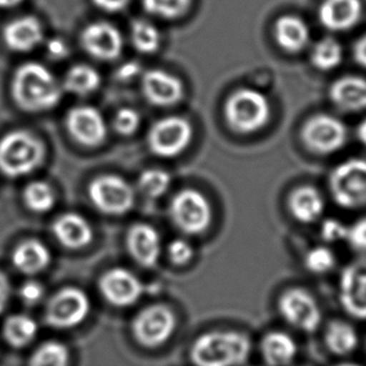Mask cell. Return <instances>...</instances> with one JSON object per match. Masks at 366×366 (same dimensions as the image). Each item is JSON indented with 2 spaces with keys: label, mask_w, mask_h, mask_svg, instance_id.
I'll return each mask as SVG.
<instances>
[{
  "label": "cell",
  "mask_w": 366,
  "mask_h": 366,
  "mask_svg": "<svg viewBox=\"0 0 366 366\" xmlns=\"http://www.w3.org/2000/svg\"><path fill=\"white\" fill-rule=\"evenodd\" d=\"M289 209L300 223L310 224L322 217L325 202L317 189L305 185L292 192L289 198Z\"/></svg>",
  "instance_id": "cb8c5ba5"
},
{
  "label": "cell",
  "mask_w": 366,
  "mask_h": 366,
  "mask_svg": "<svg viewBox=\"0 0 366 366\" xmlns=\"http://www.w3.org/2000/svg\"><path fill=\"white\" fill-rule=\"evenodd\" d=\"M297 342L285 332H269L262 339V354L270 366H287L297 355Z\"/></svg>",
  "instance_id": "484cf974"
},
{
  "label": "cell",
  "mask_w": 366,
  "mask_h": 366,
  "mask_svg": "<svg viewBox=\"0 0 366 366\" xmlns=\"http://www.w3.org/2000/svg\"><path fill=\"white\" fill-rule=\"evenodd\" d=\"M252 342L244 334L214 332L199 337L190 357L195 366H240L247 362Z\"/></svg>",
  "instance_id": "7a4b0ae2"
},
{
  "label": "cell",
  "mask_w": 366,
  "mask_h": 366,
  "mask_svg": "<svg viewBox=\"0 0 366 366\" xmlns=\"http://www.w3.org/2000/svg\"><path fill=\"white\" fill-rule=\"evenodd\" d=\"M99 290L112 305L127 307L142 297L144 285L133 272L123 267H115L100 277Z\"/></svg>",
  "instance_id": "2e32d148"
},
{
  "label": "cell",
  "mask_w": 366,
  "mask_h": 366,
  "mask_svg": "<svg viewBox=\"0 0 366 366\" xmlns=\"http://www.w3.org/2000/svg\"><path fill=\"white\" fill-rule=\"evenodd\" d=\"M325 342L330 352L337 355H345L357 347V332L347 322H334L327 327Z\"/></svg>",
  "instance_id": "4dcf8cb0"
},
{
  "label": "cell",
  "mask_w": 366,
  "mask_h": 366,
  "mask_svg": "<svg viewBox=\"0 0 366 366\" xmlns=\"http://www.w3.org/2000/svg\"><path fill=\"white\" fill-rule=\"evenodd\" d=\"M80 44L92 58L113 61L123 53L124 39L114 25L108 21H95L86 25L81 31Z\"/></svg>",
  "instance_id": "4fadbf2b"
},
{
  "label": "cell",
  "mask_w": 366,
  "mask_h": 366,
  "mask_svg": "<svg viewBox=\"0 0 366 366\" xmlns=\"http://www.w3.org/2000/svg\"><path fill=\"white\" fill-rule=\"evenodd\" d=\"M170 215L183 233L198 235L210 227L213 210L203 194L194 189H184L172 200Z\"/></svg>",
  "instance_id": "8992f818"
},
{
  "label": "cell",
  "mask_w": 366,
  "mask_h": 366,
  "mask_svg": "<svg viewBox=\"0 0 366 366\" xmlns=\"http://www.w3.org/2000/svg\"><path fill=\"white\" fill-rule=\"evenodd\" d=\"M279 310L290 325L302 332H312L322 322V310L317 300L302 289H292L282 294Z\"/></svg>",
  "instance_id": "7c38bea8"
},
{
  "label": "cell",
  "mask_w": 366,
  "mask_h": 366,
  "mask_svg": "<svg viewBox=\"0 0 366 366\" xmlns=\"http://www.w3.org/2000/svg\"><path fill=\"white\" fill-rule=\"evenodd\" d=\"M225 119L230 128L242 134L255 133L270 119V103L267 97L250 88L234 92L224 108Z\"/></svg>",
  "instance_id": "277c9868"
},
{
  "label": "cell",
  "mask_w": 366,
  "mask_h": 366,
  "mask_svg": "<svg viewBox=\"0 0 366 366\" xmlns=\"http://www.w3.org/2000/svg\"><path fill=\"white\" fill-rule=\"evenodd\" d=\"M44 159L39 139L26 132H11L0 139V172L19 178L34 172Z\"/></svg>",
  "instance_id": "3957f363"
},
{
  "label": "cell",
  "mask_w": 366,
  "mask_h": 366,
  "mask_svg": "<svg viewBox=\"0 0 366 366\" xmlns=\"http://www.w3.org/2000/svg\"><path fill=\"white\" fill-rule=\"evenodd\" d=\"M177 327L174 312L165 305L145 307L133 320V335L142 347H162L173 335Z\"/></svg>",
  "instance_id": "9c48e42d"
},
{
  "label": "cell",
  "mask_w": 366,
  "mask_h": 366,
  "mask_svg": "<svg viewBox=\"0 0 366 366\" xmlns=\"http://www.w3.org/2000/svg\"><path fill=\"white\" fill-rule=\"evenodd\" d=\"M302 139L312 153L329 155L337 153L347 144V127L332 115H314L304 125Z\"/></svg>",
  "instance_id": "30bf717a"
},
{
  "label": "cell",
  "mask_w": 366,
  "mask_h": 366,
  "mask_svg": "<svg viewBox=\"0 0 366 366\" xmlns=\"http://www.w3.org/2000/svg\"><path fill=\"white\" fill-rule=\"evenodd\" d=\"M172 185V177L168 172L162 169H148L140 174L138 179V189L144 197L158 199L168 192Z\"/></svg>",
  "instance_id": "d6a6232c"
},
{
  "label": "cell",
  "mask_w": 366,
  "mask_h": 366,
  "mask_svg": "<svg viewBox=\"0 0 366 366\" xmlns=\"http://www.w3.org/2000/svg\"><path fill=\"white\" fill-rule=\"evenodd\" d=\"M322 240L327 243H335L347 239V227L337 219H327L320 229Z\"/></svg>",
  "instance_id": "ab89813d"
},
{
  "label": "cell",
  "mask_w": 366,
  "mask_h": 366,
  "mask_svg": "<svg viewBox=\"0 0 366 366\" xmlns=\"http://www.w3.org/2000/svg\"><path fill=\"white\" fill-rule=\"evenodd\" d=\"M139 73H140V65L135 63V61H129V63H125V64L120 66L117 75H118L120 80L124 81V80L133 79Z\"/></svg>",
  "instance_id": "f6af8a7d"
},
{
  "label": "cell",
  "mask_w": 366,
  "mask_h": 366,
  "mask_svg": "<svg viewBox=\"0 0 366 366\" xmlns=\"http://www.w3.org/2000/svg\"><path fill=\"white\" fill-rule=\"evenodd\" d=\"M335 264H337V257L327 247H314L305 257V267L307 270L317 275L332 272Z\"/></svg>",
  "instance_id": "d590c367"
},
{
  "label": "cell",
  "mask_w": 366,
  "mask_h": 366,
  "mask_svg": "<svg viewBox=\"0 0 366 366\" xmlns=\"http://www.w3.org/2000/svg\"><path fill=\"white\" fill-rule=\"evenodd\" d=\"M48 54L53 59H64L69 54L68 45L65 44V41L61 39H51L48 43Z\"/></svg>",
  "instance_id": "7bdbcfd3"
},
{
  "label": "cell",
  "mask_w": 366,
  "mask_h": 366,
  "mask_svg": "<svg viewBox=\"0 0 366 366\" xmlns=\"http://www.w3.org/2000/svg\"><path fill=\"white\" fill-rule=\"evenodd\" d=\"M337 366H360V365H357V364H342V365H337Z\"/></svg>",
  "instance_id": "681fc988"
},
{
  "label": "cell",
  "mask_w": 366,
  "mask_h": 366,
  "mask_svg": "<svg viewBox=\"0 0 366 366\" xmlns=\"http://www.w3.org/2000/svg\"><path fill=\"white\" fill-rule=\"evenodd\" d=\"M89 198L95 208L107 215H123L133 209L135 192L119 175H100L90 183Z\"/></svg>",
  "instance_id": "52a82bcc"
},
{
  "label": "cell",
  "mask_w": 366,
  "mask_h": 366,
  "mask_svg": "<svg viewBox=\"0 0 366 366\" xmlns=\"http://www.w3.org/2000/svg\"><path fill=\"white\" fill-rule=\"evenodd\" d=\"M339 299L352 317L366 320V260L352 262L342 270L339 280Z\"/></svg>",
  "instance_id": "5bb4252c"
},
{
  "label": "cell",
  "mask_w": 366,
  "mask_h": 366,
  "mask_svg": "<svg viewBox=\"0 0 366 366\" xmlns=\"http://www.w3.org/2000/svg\"><path fill=\"white\" fill-rule=\"evenodd\" d=\"M127 247L130 257L144 267H155L163 249L157 229L145 223L135 224L129 229Z\"/></svg>",
  "instance_id": "d6986e66"
},
{
  "label": "cell",
  "mask_w": 366,
  "mask_h": 366,
  "mask_svg": "<svg viewBox=\"0 0 366 366\" xmlns=\"http://www.w3.org/2000/svg\"><path fill=\"white\" fill-rule=\"evenodd\" d=\"M142 124V118L137 110L132 108H122L115 114L114 128L120 135H133L138 132L139 127Z\"/></svg>",
  "instance_id": "8d00e7d4"
},
{
  "label": "cell",
  "mask_w": 366,
  "mask_h": 366,
  "mask_svg": "<svg viewBox=\"0 0 366 366\" xmlns=\"http://www.w3.org/2000/svg\"><path fill=\"white\" fill-rule=\"evenodd\" d=\"M38 332L36 322L23 314L8 317L4 325L5 339L14 347H26Z\"/></svg>",
  "instance_id": "f546056e"
},
{
  "label": "cell",
  "mask_w": 366,
  "mask_h": 366,
  "mask_svg": "<svg viewBox=\"0 0 366 366\" xmlns=\"http://www.w3.org/2000/svg\"><path fill=\"white\" fill-rule=\"evenodd\" d=\"M90 312L88 295L78 287H65L50 299L45 320L50 327L70 329L84 322Z\"/></svg>",
  "instance_id": "8fae6325"
},
{
  "label": "cell",
  "mask_w": 366,
  "mask_h": 366,
  "mask_svg": "<svg viewBox=\"0 0 366 366\" xmlns=\"http://www.w3.org/2000/svg\"><path fill=\"white\" fill-rule=\"evenodd\" d=\"M144 97L150 104L157 107H172L178 104L184 97L182 80L168 71L149 70L142 80Z\"/></svg>",
  "instance_id": "ac0fdd59"
},
{
  "label": "cell",
  "mask_w": 366,
  "mask_h": 366,
  "mask_svg": "<svg viewBox=\"0 0 366 366\" xmlns=\"http://www.w3.org/2000/svg\"><path fill=\"white\" fill-rule=\"evenodd\" d=\"M352 56L357 65L366 69V34L360 36L352 46Z\"/></svg>",
  "instance_id": "ee69618b"
},
{
  "label": "cell",
  "mask_w": 366,
  "mask_h": 366,
  "mask_svg": "<svg viewBox=\"0 0 366 366\" xmlns=\"http://www.w3.org/2000/svg\"><path fill=\"white\" fill-rule=\"evenodd\" d=\"M347 240L354 250L366 252V217L347 228Z\"/></svg>",
  "instance_id": "f35d334b"
},
{
  "label": "cell",
  "mask_w": 366,
  "mask_h": 366,
  "mask_svg": "<svg viewBox=\"0 0 366 366\" xmlns=\"http://www.w3.org/2000/svg\"><path fill=\"white\" fill-rule=\"evenodd\" d=\"M193 127L182 117H167L153 124L148 147L160 158H174L187 150L193 140Z\"/></svg>",
  "instance_id": "ba28073f"
},
{
  "label": "cell",
  "mask_w": 366,
  "mask_h": 366,
  "mask_svg": "<svg viewBox=\"0 0 366 366\" xmlns=\"http://www.w3.org/2000/svg\"><path fill=\"white\" fill-rule=\"evenodd\" d=\"M168 257L169 260L173 264L178 267H183L193 259V247L184 239H177L169 244Z\"/></svg>",
  "instance_id": "74e56055"
},
{
  "label": "cell",
  "mask_w": 366,
  "mask_h": 366,
  "mask_svg": "<svg viewBox=\"0 0 366 366\" xmlns=\"http://www.w3.org/2000/svg\"><path fill=\"white\" fill-rule=\"evenodd\" d=\"M66 128L78 143L89 148L102 145L108 135L103 115L89 105H80L70 109L66 115Z\"/></svg>",
  "instance_id": "9a60e30c"
},
{
  "label": "cell",
  "mask_w": 366,
  "mask_h": 366,
  "mask_svg": "<svg viewBox=\"0 0 366 366\" xmlns=\"http://www.w3.org/2000/svg\"><path fill=\"white\" fill-rule=\"evenodd\" d=\"M344 59V49L340 41L332 36L319 40L314 45L310 54V61L315 69L320 71H332L340 66Z\"/></svg>",
  "instance_id": "83f0119b"
},
{
  "label": "cell",
  "mask_w": 366,
  "mask_h": 366,
  "mask_svg": "<svg viewBox=\"0 0 366 366\" xmlns=\"http://www.w3.org/2000/svg\"><path fill=\"white\" fill-rule=\"evenodd\" d=\"M43 26L34 16H23L10 21L3 30V39L10 50L25 53L43 41Z\"/></svg>",
  "instance_id": "7402d4cb"
},
{
  "label": "cell",
  "mask_w": 366,
  "mask_h": 366,
  "mask_svg": "<svg viewBox=\"0 0 366 366\" xmlns=\"http://www.w3.org/2000/svg\"><path fill=\"white\" fill-rule=\"evenodd\" d=\"M23 199L26 208L31 212L46 213L54 207V190L45 182H33L24 189Z\"/></svg>",
  "instance_id": "1f68e13d"
},
{
  "label": "cell",
  "mask_w": 366,
  "mask_h": 366,
  "mask_svg": "<svg viewBox=\"0 0 366 366\" xmlns=\"http://www.w3.org/2000/svg\"><path fill=\"white\" fill-rule=\"evenodd\" d=\"M51 260L49 249L38 240H26L15 247L11 262L19 272L36 274L43 272Z\"/></svg>",
  "instance_id": "d4e9b609"
},
{
  "label": "cell",
  "mask_w": 366,
  "mask_h": 366,
  "mask_svg": "<svg viewBox=\"0 0 366 366\" xmlns=\"http://www.w3.org/2000/svg\"><path fill=\"white\" fill-rule=\"evenodd\" d=\"M362 16V0H322L317 9L320 24L332 33H345L357 28Z\"/></svg>",
  "instance_id": "e0dca14e"
},
{
  "label": "cell",
  "mask_w": 366,
  "mask_h": 366,
  "mask_svg": "<svg viewBox=\"0 0 366 366\" xmlns=\"http://www.w3.org/2000/svg\"><path fill=\"white\" fill-rule=\"evenodd\" d=\"M329 97L337 109L345 113L366 110V79L357 75H345L332 83Z\"/></svg>",
  "instance_id": "ffe728a7"
},
{
  "label": "cell",
  "mask_w": 366,
  "mask_h": 366,
  "mask_svg": "<svg viewBox=\"0 0 366 366\" xmlns=\"http://www.w3.org/2000/svg\"><path fill=\"white\" fill-rule=\"evenodd\" d=\"M130 0H93V4L107 13H119L128 6Z\"/></svg>",
  "instance_id": "b9f144b4"
},
{
  "label": "cell",
  "mask_w": 366,
  "mask_h": 366,
  "mask_svg": "<svg viewBox=\"0 0 366 366\" xmlns=\"http://www.w3.org/2000/svg\"><path fill=\"white\" fill-rule=\"evenodd\" d=\"M63 86L53 73L39 63H25L15 71L11 97L20 109L40 113L59 104Z\"/></svg>",
  "instance_id": "6da1fadb"
},
{
  "label": "cell",
  "mask_w": 366,
  "mask_h": 366,
  "mask_svg": "<svg viewBox=\"0 0 366 366\" xmlns=\"http://www.w3.org/2000/svg\"><path fill=\"white\" fill-rule=\"evenodd\" d=\"M53 233L61 245L78 250L88 247L94 238L93 228L86 219L76 213H65L55 219Z\"/></svg>",
  "instance_id": "44dd1931"
},
{
  "label": "cell",
  "mask_w": 366,
  "mask_h": 366,
  "mask_svg": "<svg viewBox=\"0 0 366 366\" xmlns=\"http://www.w3.org/2000/svg\"><path fill=\"white\" fill-rule=\"evenodd\" d=\"M130 40L142 54H154L162 45L160 30L148 20L137 19L130 24Z\"/></svg>",
  "instance_id": "f1b7e54d"
},
{
  "label": "cell",
  "mask_w": 366,
  "mask_h": 366,
  "mask_svg": "<svg viewBox=\"0 0 366 366\" xmlns=\"http://www.w3.org/2000/svg\"><path fill=\"white\" fill-rule=\"evenodd\" d=\"M10 282L4 272H0V312L4 310L9 300Z\"/></svg>",
  "instance_id": "bcb514c9"
},
{
  "label": "cell",
  "mask_w": 366,
  "mask_h": 366,
  "mask_svg": "<svg viewBox=\"0 0 366 366\" xmlns=\"http://www.w3.org/2000/svg\"><path fill=\"white\" fill-rule=\"evenodd\" d=\"M277 44L289 54H297L310 41V29L304 20L294 15H282L274 25Z\"/></svg>",
  "instance_id": "603a6c76"
},
{
  "label": "cell",
  "mask_w": 366,
  "mask_h": 366,
  "mask_svg": "<svg viewBox=\"0 0 366 366\" xmlns=\"http://www.w3.org/2000/svg\"><path fill=\"white\" fill-rule=\"evenodd\" d=\"M329 189L340 208H366L365 159H349L339 164L330 174Z\"/></svg>",
  "instance_id": "5b68a950"
},
{
  "label": "cell",
  "mask_w": 366,
  "mask_h": 366,
  "mask_svg": "<svg viewBox=\"0 0 366 366\" xmlns=\"http://www.w3.org/2000/svg\"><path fill=\"white\" fill-rule=\"evenodd\" d=\"M69 352L60 342H45L30 357L29 366H68Z\"/></svg>",
  "instance_id": "e575fe53"
},
{
  "label": "cell",
  "mask_w": 366,
  "mask_h": 366,
  "mask_svg": "<svg viewBox=\"0 0 366 366\" xmlns=\"http://www.w3.org/2000/svg\"><path fill=\"white\" fill-rule=\"evenodd\" d=\"M23 0H0V8H5V9H9V8H14L16 5H19Z\"/></svg>",
  "instance_id": "c3c4849f"
},
{
  "label": "cell",
  "mask_w": 366,
  "mask_h": 366,
  "mask_svg": "<svg viewBox=\"0 0 366 366\" xmlns=\"http://www.w3.org/2000/svg\"><path fill=\"white\" fill-rule=\"evenodd\" d=\"M149 14L165 20L178 19L187 14L193 0H142Z\"/></svg>",
  "instance_id": "836d02e7"
},
{
  "label": "cell",
  "mask_w": 366,
  "mask_h": 366,
  "mask_svg": "<svg viewBox=\"0 0 366 366\" xmlns=\"http://www.w3.org/2000/svg\"><path fill=\"white\" fill-rule=\"evenodd\" d=\"M20 297L26 302L28 305H35L36 302L41 300L44 295V289L38 282H26L23 287H20Z\"/></svg>",
  "instance_id": "60d3db41"
},
{
  "label": "cell",
  "mask_w": 366,
  "mask_h": 366,
  "mask_svg": "<svg viewBox=\"0 0 366 366\" xmlns=\"http://www.w3.org/2000/svg\"><path fill=\"white\" fill-rule=\"evenodd\" d=\"M357 134V138L362 142V145L366 147V119L362 120V123L359 124Z\"/></svg>",
  "instance_id": "7dc6e473"
},
{
  "label": "cell",
  "mask_w": 366,
  "mask_h": 366,
  "mask_svg": "<svg viewBox=\"0 0 366 366\" xmlns=\"http://www.w3.org/2000/svg\"><path fill=\"white\" fill-rule=\"evenodd\" d=\"M102 76L90 65L78 64L70 68L65 75L64 89L75 95H89L99 89Z\"/></svg>",
  "instance_id": "4316f807"
}]
</instances>
